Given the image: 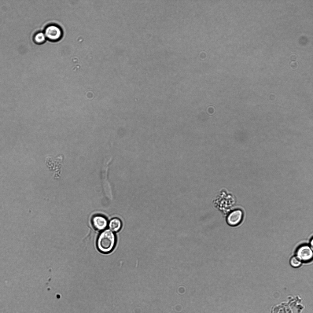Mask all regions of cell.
Instances as JSON below:
<instances>
[{"label":"cell","instance_id":"obj_1","mask_svg":"<svg viewBox=\"0 0 313 313\" xmlns=\"http://www.w3.org/2000/svg\"><path fill=\"white\" fill-rule=\"evenodd\" d=\"M116 243L115 234L110 230L106 229L102 232L98 238L97 245L101 252L107 254L114 249Z\"/></svg>","mask_w":313,"mask_h":313},{"label":"cell","instance_id":"obj_2","mask_svg":"<svg viewBox=\"0 0 313 313\" xmlns=\"http://www.w3.org/2000/svg\"><path fill=\"white\" fill-rule=\"evenodd\" d=\"M44 34L48 39L53 41L60 39L63 35L62 30L59 26L51 25L47 27L45 29Z\"/></svg>","mask_w":313,"mask_h":313},{"label":"cell","instance_id":"obj_3","mask_svg":"<svg viewBox=\"0 0 313 313\" xmlns=\"http://www.w3.org/2000/svg\"><path fill=\"white\" fill-rule=\"evenodd\" d=\"M312 249L307 245L301 246L297 249L296 256L301 261H306L310 260L313 257Z\"/></svg>","mask_w":313,"mask_h":313},{"label":"cell","instance_id":"obj_4","mask_svg":"<svg viewBox=\"0 0 313 313\" xmlns=\"http://www.w3.org/2000/svg\"><path fill=\"white\" fill-rule=\"evenodd\" d=\"M243 217L242 211L239 209H236L232 211L227 217L228 223L232 226L238 225L241 223Z\"/></svg>","mask_w":313,"mask_h":313},{"label":"cell","instance_id":"obj_5","mask_svg":"<svg viewBox=\"0 0 313 313\" xmlns=\"http://www.w3.org/2000/svg\"><path fill=\"white\" fill-rule=\"evenodd\" d=\"M92 223L94 227L99 231L105 229L108 224V221L104 216L97 215L94 216L92 219Z\"/></svg>","mask_w":313,"mask_h":313},{"label":"cell","instance_id":"obj_6","mask_svg":"<svg viewBox=\"0 0 313 313\" xmlns=\"http://www.w3.org/2000/svg\"><path fill=\"white\" fill-rule=\"evenodd\" d=\"M108 226L110 230L112 232H117L121 229L122 223L120 219L117 218H114L109 221Z\"/></svg>","mask_w":313,"mask_h":313},{"label":"cell","instance_id":"obj_7","mask_svg":"<svg viewBox=\"0 0 313 313\" xmlns=\"http://www.w3.org/2000/svg\"><path fill=\"white\" fill-rule=\"evenodd\" d=\"M46 38L44 33L39 32L35 35L34 39L36 42L41 43L45 42Z\"/></svg>","mask_w":313,"mask_h":313},{"label":"cell","instance_id":"obj_8","mask_svg":"<svg viewBox=\"0 0 313 313\" xmlns=\"http://www.w3.org/2000/svg\"><path fill=\"white\" fill-rule=\"evenodd\" d=\"M290 263L293 267H297L300 265L301 261L297 256H294L291 258Z\"/></svg>","mask_w":313,"mask_h":313},{"label":"cell","instance_id":"obj_9","mask_svg":"<svg viewBox=\"0 0 313 313\" xmlns=\"http://www.w3.org/2000/svg\"><path fill=\"white\" fill-rule=\"evenodd\" d=\"M313 239H312V240H311V247H312L311 248H312V247H313Z\"/></svg>","mask_w":313,"mask_h":313}]
</instances>
